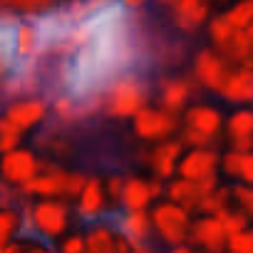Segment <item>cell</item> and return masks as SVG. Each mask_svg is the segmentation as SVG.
I'll list each match as a JSON object with an SVG mask.
<instances>
[{
    "label": "cell",
    "instance_id": "7a4b0ae2",
    "mask_svg": "<svg viewBox=\"0 0 253 253\" xmlns=\"http://www.w3.org/2000/svg\"><path fill=\"white\" fill-rule=\"evenodd\" d=\"M154 223L167 241H179L184 233V216L174 206H162L154 213Z\"/></svg>",
    "mask_w": 253,
    "mask_h": 253
},
{
    "label": "cell",
    "instance_id": "30bf717a",
    "mask_svg": "<svg viewBox=\"0 0 253 253\" xmlns=\"http://www.w3.org/2000/svg\"><path fill=\"white\" fill-rule=\"evenodd\" d=\"M162 119L164 117H159V114H152V112H142L139 117H137V132L139 134H144V137H152L154 132L159 134L167 124H162Z\"/></svg>",
    "mask_w": 253,
    "mask_h": 253
},
{
    "label": "cell",
    "instance_id": "5b68a950",
    "mask_svg": "<svg viewBox=\"0 0 253 253\" xmlns=\"http://www.w3.org/2000/svg\"><path fill=\"white\" fill-rule=\"evenodd\" d=\"M42 112H45V107L40 102H20L8 112V122L15 126V129H25V126L35 124L42 117Z\"/></svg>",
    "mask_w": 253,
    "mask_h": 253
},
{
    "label": "cell",
    "instance_id": "277c9868",
    "mask_svg": "<svg viewBox=\"0 0 253 253\" xmlns=\"http://www.w3.org/2000/svg\"><path fill=\"white\" fill-rule=\"evenodd\" d=\"M144 104V94L132 87V84H119L114 89V97H112V112L117 114H132L134 109H139Z\"/></svg>",
    "mask_w": 253,
    "mask_h": 253
},
{
    "label": "cell",
    "instance_id": "6da1fadb",
    "mask_svg": "<svg viewBox=\"0 0 253 253\" xmlns=\"http://www.w3.org/2000/svg\"><path fill=\"white\" fill-rule=\"evenodd\" d=\"M35 226L45 236H60L67 228V209L55 201H42L35 206Z\"/></svg>",
    "mask_w": 253,
    "mask_h": 253
},
{
    "label": "cell",
    "instance_id": "5bb4252c",
    "mask_svg": "<svg viewBox=\"0 0 253 253\" xmlns=\"http://www.w3.org/2000/svg\"><path fill=\"white\" fill-rule=\"evenodd\" d=\"M30 253H50V251H45V248H35V251H30Z\"/></svg>",
    "mask_w": 253,
    "mask_h": 253
},
{
    "label": "cell",
    "instance_id": "52a82bcc",
    "mask_svg": "<svg viewBox=\"0 0 253 253\" xmlns=\"http://www.w3.org/2000/svg\"><path fill=\"white\" fill-rule=\"evenodd\" d=\"M149 196H152V191H149V186L144 181H129V184L124 186V194H122L124 204L129 206L132 211H142L147 206Z\"/></svg>",
    "mask_w": 253,
    "mask_h": 253
},
{
    "label": "cell",
    "instance_id": "4fadbf2b",
    "mask_svg": "<svg viewBox=\"0 0 253 253\" xmlns=\"http://www.w3.org/2000/svg\"><path fill=\"white\" fill-rule=\"evenodd\" d=\"M0 253H20V246L5 241V243H0Z\"/></svg>",
    "mask_w": 253,
    "mask_h": 253
},
{
    "label": "cell",
    "instance_id": "ba28073f",
    "mask_svg": "<svg viewBox=\"0 0 253 253\" xmlns=\"http://www.w3.org/2000/svg\"><path fill=\"white\" fill-rule=\"evenodd\" d=\"M124 231H126V236H129V241L137 246L139 241L147 238V231H149V221H147V216H144L142 211H132V216L124 221Z\"/></svg>",
    "mask_w": 253,
    "mask_h": 253
},
{
    "label": "cell",
    "instance_id": "8fae6325",
    "mask_svg": "<svg viewBox=\"0 0 253 253\" xmlns=\"http://www.w3.org/2000/svg\"><path fill=\"white\" fill-rule=\"evenodd\" d=\"M18 231V216L13 211H3L0 213V243L10 241V236Z\"/></svg>",
    "mask_w": 253,
    "mask_h": 253
},
{
    "label": "cell",
    "instance_id": "2e32d148",
    "mask_svg": "<svg viewBox=\"0 0 253 253\" xmlns=\"http://www.w3.org/2000/svg\"><path fill=\"white\" fill-rule=\"evenodd\" d=\"M174 253H186V251H174Z\"/></svg>",
    "mask_w": 253,
    "mask_h": 253
},
{
    "label": "cell",
    "instance_id": "9c48e42d",
    "mask_svg": "<svg viewBox=\"0 0 253 253\" xmlns=\"http://www.w3.org/2000/svg\"><path fill=\"white\" fill-rule=\"evenodd\" d=\"M99 209H102L99 184H97V181H89V184L84 186V194H82V201H80V211H82L84 216H94Z\"/></svg>",
    "mask_w": 253,
    "mask_h": 253
},
{
    "label": "cell",
    "instance_id": "8992f818",
    "mask_svg": "<svg viewBox=\"0 0 253 253\" xmlns=\"http://www.w3.org/2000/svg\"><path fill=\"white\" fill-rule=\"evenodd\" d=\"M84 248H87V253H117V238L107 228L97 226L87 233Z\"/></svg>",
    "mask_w": 253,
    "mask_h": 253
},
{
    "label": "cell",
    "instance_id": "9a60e30c",
    "mask_svg": "<svg viewBox=\"0 0 253 253\" xmlns=\"http://www.w3.org/2000/svg\"><path fill=\"white\" fill-rule=\"evenodd\" d=\"M134 253H149V251H144V248H139V251H134Z\"/></svg>",
    "mask_w": 253,
    "mask_h": 253
},
{
    "label": "cell",
    "instance_id": "3957f363",
    "mask_svg": "<svg viewBox=\"0 0 253 253\" xmlns=\"http://www.w3.org/2000/svg\"><path fill=\"white\" fill-rule=\"evenodd\" d=\"M3 174L10 181H30L35 174V162L30 154L20 152V154H8L3 162Z\"/></svg>",
    "mask_w": 253,
    "mask_h": 253
},
{
    "label": "cell",
    "instance_id": "7c38bea8",
    "mask_svg": "<svg viewBox=\"0 0 253 253\" xmlns=\"http://www.w3.org/2000/svg\"><path fill=\"white\" fill-rule=\"evenodd\" d=\"M60 253H87L84 238H82V236H70V238H65L62 246H60Z\"/></svg>",
    "mask_w": 253,
    "mask_h": 253
}]
</instances>
